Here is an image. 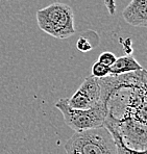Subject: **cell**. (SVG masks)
Masks as SVG:
<instances>
[{"label":"cell","mask_w":147,"mask_h":154,"mask_svg":"<svg viewBox=\"0 0 147 154\" xmlns=\"http://www.w3.org/2000/svg\"><path fill=\"white\" fill-rule=\"evenodd\" d=\"M37 23L41 30L50 37L64 40L76 32L73 10L63 2H53L37 11Z\"/></svg>","instance_id":"obj_1"},{"label":"cell","mask_w":147,"mask_h":154,"mask_svg":"<svg viewBox=\"0 0 147 154\" xmlns=\"http://www.w3.org/2000/svg\"><path fill=\"white\" fill-rule=\"evenodd\" d=\"M64 148L67 154H116L114 139L105 126L75 132Z\"/></svg>","instance_id":"obj_2"},{"label":"cell","mask_w":147,"mask_h":154,"mask_svg":"<svg viewBox=\"0 0 147 154\" xmlns=\"http://www.w3.org/2000/svg\"><path fill=\"white\" fill-rule=\"evenodd\" d=\"M54 106L62 112L65 123L75 132L102 127L105 126L108 114L107 103L102 100L97 105L88 109H75L70 107L66 98L58 100Z\"/></svg>","instance_id":"obj_3"},{"label":"cell","mask_w":147,"mask_h":154,"mask_svg":"<svg viewBox=\"0 0 147 154\" xmlns=\"http://www.w3.org/2000/svg\"><path fill=\"white\" fill-rule=\"evenodd\" d=\"M66 99L68 105L75 109H88L97 105L101 101V88L98 78L92 75L86 77L76 92Z\"/></svg>","instance_id":"obj_4"},{"label":"cell","mask_w":147,"mask_h":154,"mask_svg":"<svg viewBox=\"0 0 147 154\" xmlns=\"http://www.w3.org/2000/svg\"><path fill=\"white\" fill-rule=\"evenodd\" d=\"M122 17L132 26H147V0H132L122 12Z\"/></svg>","instance_id":"obj_5"},{"label":"cell","mask_w":147,"mask_h":154,"mask_svg":"<svg viewBox=\"0 0 147 154\" xmlns=\"http://www.w3.org/2000/svg\"><path fill=\"white\" fill-rule=\"evenodd\" d=\"M143 69L144 68L137 62V60L132 54H127V55L116 58L115 63L110 67V73L113 75H120V74L140 71Z\"/></svg>","instance_id":"obj_6"},{"label":"cell","mask_w":147,"mask_h":154,"mask_svg":"<svg viewBox=\"0 0 147 154\" xmlns=\"http://www.w3.org/2000/svg\"><path fill=\"white\" fill-rule=\"evenodd\" d=\"M99 44V35L93 30H87L80 35L76 42V48L78 51L83 53L91 51L92 49L98 46Z\"/></svg>","instance_id":"obj_7"},{"label":"cell","mask_w":147,"mask_h":154,"mask_svg":"<svg viewBox=\"0 0 147 154\" xmlns=\"http://www.w3.org/2000/svg\"><path fill=\"white\" fill-rule=\"evenodd\" d=\"M105 127L110 131L114 139L115 146H116V154H146V150H137V149H133L127 146L116 129L107 125H105Z\"/></svg>","instance_id":"obj_8"},{"label":"cell","mask_w":147,"mask_h":154,"mask_svg":"<svg viewBox=\"0 0 147 154\" xmlns=\"http://www.w3.org/2000/svg\"><path fill=\"white\" fill-rule=\"evenodd\" d=\"M91 75L95 78H103V77L110 75V67L101 64L99 62H96L92 66L91 69Z\"/></svg>","instance_id":"obj_9"},{"label":"cell","mask_w":147,"mask_h":154,"mask_svg":"<svg viewBox=\"0 0 147 154\" xmlns=\"http://www.w3.org/2000/svg\"><path fill=\"white\" fill-rule=\"evenodd\" d=\"M116 58H117L116 55H115L113 52L105 51V52H102L100 55H99L98 60H97V62H99V63H101V64L108 66V67H111V66H112L115 63Z\"/></svg>","instance_id":"obj_10"},{"label":"cell","mask_w":147,"mask_h":154,"mask_svg":"<svg viewBox=\"0 0 147 154\" xmlns=\"http://www.w3.org/2000/svg\"><path fill=\"white\" fill-rule=\"evenodd\" d=\"M103 1H105V6L107 8L108 13L111 16H114L116 14V10H117L116 1L115 0H103Z\"/></svg>","instance_id":"obj_11"}]
</instances>
